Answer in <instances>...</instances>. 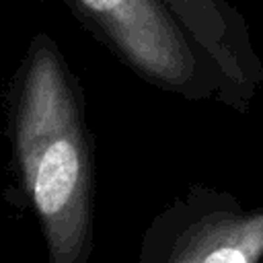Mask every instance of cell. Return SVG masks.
Segmentation results:
<instances>
[{
    "mask_svg": "<svg viewBox=\"0 0 263 263\" xmlns=\"http://www.w3.org/2000/svg\"><path fill=\"white\" fill-rule=\"evenodd\" d=\"M10 164L53 263H86L95 247V144L82 84L47 33H37L6 99Z\"/></svg>",
    "mask_w": 263,
    "mask_h": 263,
    "instance_id": "1",
    "label": "cell"
},
{
    "mask_svg": "<svg viewBox=\"0 0 263 263\" xmlns=\"http://www.w3.org/2000/svg\"><path fill=\"white\" fill-rule=\"evenodd\" d=\"M76 21L144 82L187 101H220L214 60L162 0H62Z\"/></svg>",
    "mask_w": 263,
    "mask_h": 263,
    "instance_id": "2",
    "label": "cell"
},
{
    "mask_svg": "<svg viewBox=\"0 0 263 263\" xmlns=\"http://www.w3.org/2000/svg\"><path fill=\"white\" fill-rule=\"evenodd\" d=\"M140 263H257L263 259V205L191 185L148 224Z\"/></svg>",
    "mask_w": 263,
    "mask_h": 263,
    "instance_id": "3",
    "label": "cell"
},
{
    "mask_svg": "<svg viewBox=\"0 0 263 263\" xmlns=\"http://www.w3.org/2000/svg\"><path fill=\"white\" fill-rule=\"evenodd\" d=\"M224 80V105L245 113L263 84V62L242 12L230 0H162Z\"/></svg>",
    "mask_w": 263,
    "mask_h": 263,
    "instance_id": "4",
    "label": "cell"
}]
</instances>
